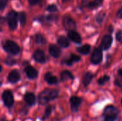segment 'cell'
Segmentation results:
<instances>
[{
  "instance_id": "6da1fadb",
  "label": "cell",
  "mask_w": 122,
  "mask_h": 121,
  "mask_svg": "<svg viewBox=\"0 0 122 121\" xmlns=\"http://www.w3.org/2000/svg\"><path fill=\"white\" fill-rule=\"evenodd\" d=\"M59 96V91L56 89L46 88L39 94V102L41 105H45L56 99Z\"/></svg>"
},
{
  "instance_id": "7a4b0ae2",
  "label": "cell",
  "mask_w": 122,
  "mask_h": 121,
  "mask_svg": "<svg viewBox=\"0 0 122 121\" xmlns=\"http://www.w3.org/2000/svg\"><path fill=\"white\" fill-rule=\"evenodd\" d=\"M119 114L118 109L113 106H108L103 113V121H116Z\"/></svg>"
},
{
  "instance_id": "3957f363",
  "label": "cell",
  "mask_w": 122,
  "mask_h": 121,
  "mask_svg": "<svg viewBox=\"0 0 122 121\" xmlns=\"http://www.w3.org/2000/svg\"><path fill=\"white\" fill-rule=\"evenodd\" d=\"M3 48L5 51L12 55H16L20 51L19 45L11 40H6L3 43Z\"/></svg>"
},
{
  "instance_id": "277c9868",
  "label": "cell",
  "mask_w": 122,
  "mask_h": 121,
  "mask_svg": "<svg viewBox=\"0 0 122 121\" xmlns=\"http://www.w3.org/2000/svg\"><path fill=\"white\" fill-rule=\"evenodd\" d=\"M18 17H19V14L14 11H11L7 14L6 21L9 25V27L11 30H15L16 29Z\"/></svg>"
},
{
  "instance_id": "5b68a950",
  "label": "cell",
  "mask_w": 122,
  "mask_h": 121,
  "mask_svg": "<svg viewBox=\"0 0 122 121\" xmlns=\"http://www.w3.org/2000/svg\"><path fill=\"white\" fill-rule=\"evenodd\" d=\"M62 24L66 30L68 31H74V29L76 28V21L69 16H64L62 20Z\"/></svg>"
},
{
  "instance_id": "8992f818",
  "label": "cell",
  "mask_w": 122,
  "mask_h": 121,
  "mask_svg": "<svg viewBox=\"0 0 122 121\" xmlns=\"http://www.w3.org/2000/svg\"><path fill=\"white\" fill-rule=\"evenodd\" d=\"M2 101L4 106L7 108H11L14 105V96L10 90H5L2 93Z\"/></svg>"
},
{
  "instance_id": "52a82bcc",
  "label": "cell",
  "mask_w": 122,
  "mask_h": 121,
  "mask_svg": "<svg viewBox=\"0 0 122 121\" xmlns=\"http://www.w3.org/2000/svg\"><path fill=\"white\" fill-rule=\"evenodd\" d=\"M103 58V55H102V51L100 48H95L93 51L92 57H91V63L97 65L99 64L102 61Z\"/></svg>"
},
{
  "instance_id": "ba28073f",
  "label": "cell",
  "mask_w": 122,
  "mask_h": 121,
  "mask_svg": "<svg viewBox=\"0 0 122 121\" xmlns=\"http://www.w3.org/2000/svg\"><path fill=\"white\" fill-rule=\"evenodd\" d=\"M112 41H113V38L111 35L109 34L105 35L102 39L100 45V48L102 50H108L111 47L112 44Z\"/></svg>"
},
{
  "instance_id": "9c48e42d",
  "label": "cell",
  "mask_w": 122,
  "mask_h": 121,
  "mask_svg": "<svg viewBox=\"0 0 122 121\" xmlns=\"http://www.w3.org/2000/svg\"><path fill=\"white\" fill-rule=\"evenodd\" d=\"M33 58L34 59L35 61L40 63H44L46 62V56L44 52L41 49H36L34 52Z\"/></svg>"
},
{
  "instance_id": "30bf717a",
  "label": "cell",
  "mask_w": 122,
  "mask_h": 121,
  "mask_svg": "<svg viewBox=\"0 0 122 121\" xmlns=\"http://www.w3.org/2000/svg\"><path fill=\"white\" fill-rule=\"evenodd\" d=\"M82 99L81 98L77 96H72L70 98V103H71V108L73 112L78 111V109L81 103Z\"/></svg>"
},
{
  "instance_id": "8fae6325",
  "label": "cell",
  "mask_w": 122,
  "mask_h": 121,
  "mask_svg": "<svg viewBox=\"0 0 122 121\" xmlns=\"http://www.w3.org/2000/svg\"><path fill=\"white\" fill-rule=\"evenodd\" d=\"M21 78V76H20V73L19 72L16 70V69H14L12 70L9 73V76H8V81L9 83H17Z\"/></svg>"
},
{
  "instance_id": "7c38bea8",
  "label": "cell",
  "mask_w": 122,
  "mask_h": 121,
  "mask_svg": "<svg viewBox=\"0 0 122 121\" xmlns=\"http://www.w3.org/2000/svg\"><path fill=\"white\" fill-rule=\"evenodd\" d=\"M24 71L27 78L29 79H34L38 76V71L31 66H27L25 68Z\"/></svg>"
},
{
  "instance_id": "4fadbf2b",
  "label": "cell",
  "mask_w": 122,
  "mask_h": 121,
  "mask_svg": "<svg viewBox=\"0 0 122 121\" xmlns=\"http://www.w3.org/2000/svg\"><path fill=\"white\" fill-rule=\"evenodd\" d=\"M67 36L71 41H72L73 42H74L76 44H79L81 43V37L80 34L79 33H77L76 31H69L67 34Z\"/></svg>"
},
{
  "instance_id": "5bb4252c",
  "label": "cell",
  "mask_w": 122,
  "mask_h": 121,
  "mask_svg": "<svg viewBox=\"0 0 122 121\" xmlns=\"http://www.w3.org/2000/svg\"><path fill=\"white\" fill-rule=\"evenodd\" d=\"M49 51L50 55L51 56H53L54 58H59L61 55V53L60 48L55 44H51L49 46Z\"/></svg>"
},
{
  "instance_id": "9a60e30c",
  "label": "cell",
  "mask_w": 122,
  "mask_h": 121,
  "mask_svg": "<svg viewBox=\"0 0 122 121\" xmlns=\"http://www.w3.org/2000/svg\"><path fill=\"white\" fill-rule=\"evenodd\" d=\"M44 81L49 83V85H55L58 83V80L56 78V76H53L51 73L50 72H47L44 74Z\"/></svg>"
},
{
  "instance_id": "2e32d148",
  "label": "cell",
  "mask_w": 122,
  "mask_h": 121,
  "mask_svg": "<svg viewBox=\"0 0 122 121\" xmlns=\"http://www.w3.org/2000/svg\"><path fill=\"white\" fill-rule=\"evenodd\" d=\"M24 98L25 102L26 103V104L29 106H32L36 103V97H35L34 94L32 93H29V92L26 93L24 95Z\"/></svg>"
},
{
  "instance_id": "e0dca14e",
  "label": "cell",
  "mask_w": 122,
  "mask_h": 121,
  "mask_svg": "<svg viewBox=\"0 0 122 121\" xmlns=\"http://www.w3.org/2000/svg\"><path fill=\"white\" fill-rule=\"evenodd\" d=\"M94 78V75L92 72H86L84 75V77H83V83H84V86L85 87L88 86L89 85V83L92 82V79Z\"/></svg>"
},
{
  "instance_id": "ac0fdd59",
  "label": "cell",
  "mask_w": 122,
  "mask_h": 121,
  "mask_svg": "<svg viewBox=\"0 0 122 121\" xmlns=\"http://www.w3.org/2000/svg\"><path fill=\"white\" fill-rule=\"evenodd\" d=\"M74 78V76L72 75V73L69 71H64L61 72V81H66L68 79H71L73 80Z\"/></svg>"
},
{
  "instance_id": "d6986e66",
  "label": "cell",
  "mask_w": 122,
  "mask_h": 121,
  "mask_svg": "<svg viewBox=\"0 0 122 121\" xmlns=\"http://www.w3.org/2000/svg\"><path fill=\"white\" fill-rule=\"evenodd\" d=\"M57 43L59 44V45L63 48H66L69 46V40L67 39V38H66L65 36H61L58 38L57 39Z\"/></svg>"
},
{
  "instance_id": "ffe728a7",
  "label": "cell",
  "mask_w": 122,
  "mask_h": 121,
  "mask_svg": "<svg viewBox=\"0 0 122 121\" xmlns=\"http://www.w3.org/2000/svg\"><path fill=\"white\" fill-rule=\"evenodd\" d=\"M90 50H91V46L89 44H85L82 46H80V47H78L76 48V51L81 53V54H84V55H86V54H88L89 52H90Z\"/></svg>"
},
{
  "instance_id": "44dd1931",
  "label": "cell",
  "mask_w": 122,
  "mask_h": 121,
  "mask_svg": "<svg viewBox=\"0 0 122 121\" xmlns=\"http://www.w3.org/2000/svg\"><path fill=\"white\" fill-rule=\"evenodd\" d=\"M35 42L38 44H46V40L41 34H36L35 35Z\"/></svg>"
},
{
  "instance_id": "7402d4cb",
  "label": "cell",
  "mask_w": 122,
  "mask_h": 121,
  "mask_svg": "<svg viewBox=\"0 0 122 121\" xmlns=\"http://www.w3.org/2000/svg\"><path fill=\"white\" fill-rule=\"evenodd\" d=\"M102 1H103V0H94L89 3L88 7L91 8V9H95V8L98 7L99 6H100L102 4Z\"/></svg>"
},
{
  "instance_id": "603a6c76",
  "label": "cell",
  "mask_w": 122,
  "mask_h": 121,
  "mask_svg": "<svg viewBox=\"0 0 122 121\" xmlns=\"http://www.w3.org/2000/svg\"><path fill=\"white\" fill-rule=\"evenodd\" d=\"M109 80H110V77H109V76H107V75H105V76H104L99 78L98 79L97 82H98V84H99V86H103V85H104L106 83H107L108 81H109Z\"/></svg>"
},
{
  "instance_id": "cb8c5ba5",
  "label": "cell",
  "mask_w": 122,
  "mask_h": 121,
  "mask_svg": "<svg viewBox=\"0 0 122 121\" xmlns=\"http://www.w3.org/2000/svg\"><path fill=\"white\" fill-rule=\"evenodd\" d=\"M53 111V107L51 106H46V109H45V112H44V117H43V120L47 118L51 113Z\"/></svg>"
},
{
  "instance_id": "d4e9b609",
  "label": "cell",
  "mask_w": 122,
  "mask_h": 121,
  "mask_svg": "<svg viewBox=\"0 0 122 121\" xmlns=\"http://www.w3.org/2000/svg\"><path fill=\"white\" fill-rule=\"evenodd\" d=\"M19 21H20V24L21 26H24L25 24H26V14L24 12H20L19 14Z\"/></svg>"
},
{
  "instance_id": "484cf974",
  "label": "cell",
  "mask_w": 122,
  "mask_h": 121,
  "mask_svg": "<svg viewBox=\"0 0 122 121\" xmlns=\"http://www.w3.org/2000/svg\"><path fill=\"white\" fill-rule=\"evenodd\" d=\"M105 17V14L103 12H99V14H97L96 16V21L98 24H102V21H104V19Z\"/></svg>"
},
{
  "instance_id": "4316f807",
  "label": "cell",
  "mask_w": 122,
  "mask_h": 121,
  "mask_svg": "<svg viewBox=\"0 0 122 121\" xmlns=\"http://www.w3.org/2000/svg\"><path fill=\"white\" fill-rule=\"evenodd\" d=\"M4 63H5L6 65H8V66H13V65L16 64V61L15 59H14L13 58L8 56V57H6V59L4 60Z\"/></svg>"
},
{
  "instance_id": "83f0119b",
  "label": "cell",
  "mask_w": 122,
  "mask_h": 121,
  "mask_svg": "<svg viewBox=\"0 0 122 121\" xmlns=\"http://www.w3.org/2000/svg\"><path fill=\"white\" fill-rule=\"evenodd\" d=\"M46 9L48 11H50V12H56L58 11V8L57 6L55 5V4H50V5H48L46 8Z\"/></svg>"
},
{
  "instance_id": "f1b7e54d",
  "label": "cell",
  "mask_w": 122,
  "mask_h": 121,
  "mask_svg": "<svg viewBox=\"0 0 122 121\" xmlns=\"http://www.w3.org/2000/svg\"><path fill=\"white\" fill-rule=\"evenodd\" d=\"M44 18L47 21H54L56 19H58V16L54 14H49Z\"/></svg>"
},
{
  "instance_id": "f546056e",
  "label": "cell",
  "mask_w": 122,
  "mask_h": 121,
  "mask_svg": "<svg viewBox=\"0 0 122 121\" xmlns=\"http://www.w3.org/2000/svg\"><path fill=\"white\" fill-rule=\"evenodd\" d=\"M69 58H71V60L73 61V63L78 62V61H79L81 60V57H80L79 56L76 55V54H74V53L71 54V56H70V57H69Z\"/></svg>"
},
{
  "instance_id": "4dcf8cb0",
  "label": "cell",
  "mask_w": 122,
  "mask_h": 121,
  "mask_svg": "<svg viewBox=\"0 0 122 121\" xmlns=\"http://www.w3.org/2000/svg\"><path fill=\"white\" fill-rule=\"evenodd\" d=\"M116 39H117V40L119 42H120L121 44H122V30L119 31L117 33V34H116Z\"/></svg>"
},
{
  "instance_id": "1f68e13d",
  "label": "cell",
  "mask_w": 122,
  "mask_h": 121,
  "mask_svg": "<svg viewBox=\"0 0 122 121\" xmlns=\"http://www.w3.org/2000/svg\"><path fill=\"white\" fill-rule=\"evenodd\" d=\"M8 0H0V9L2 11L6 6Z\"/></svg>"
},
{
  "instance_id": "d6a6232c",
  "label": "cell",
  "mask_w": 122,
  "mask_h": 121,
  "mask_svg": "<svg viewBox=\"0 0 122 121\" xmlns=\"http://www.w3.org/2000/svg\"><path fill=\"white\" fill-rule=\"evenodd\" d=\"M30 5H35L40 1V0H28Z\"/></svg>"
},
{
  "instance_id": "836d02e7",
  "label": "cell",
  "mask_w": 122,
  "mask_h": 121,
  "mask_svg": "<svg viewBox=\"0 0 122 121\" xmlns=\"http://www.w3.org/2000/svg\"><path fill=\"white\" fill-rule=\"evenodd\" d=\"M117 16L120 19H122V7H121L119 9V11L117 12Z\"/></svg>"
},
{
  "instance_id": "e575fe53",
  "label": "cell",
  "mask_w": 122,
  "mask_h": 121,
  "mask_svg": "<svg viewBox=\"0 0 122 121\" xmlns=\"http://www.w3.org/2000/svg\"><path fill=\"white\" fill-rule=\"evenodd\" d=\"M118 74H119V76L122 78V68H119L118 70Z\"/></svg>"
},
{
  "instance_id": "d590c367",
  "label": "cell",
  "mask_w": 122,
  "mask_h": 121,
  "mask_svg": "<svg viewBox=\"0 0 122 121\" xmlns=\"http://www.w3.org/2000/svg\"><path fill=\"white\" fill-rule=\"evenodd\" d=\"M108 31H109V32H110V33H112V31H113V27H112V26H109Z\"/></svg>"
},
{
  "instance_id": "8d00e7d4",
  "label": "cell",
  "mask_w": 122,
  "mask_h": 121,
  "mask_svg": "<svg viewBox=\"0 0 122 121\" xmlns=\"http://www.w3.org/2000/svg\"><path fill=\"white\" fill-rule=\"evenodd\" d=\"M7 121V120H6L4 117H2V118H1V121Z\"/></svg>"
},
{
  "instance_id": "74e56055",
  "label": "cell",
  "mask_w": 122,
  "mask_h": 121,
  "mask_svg": "<svg viewBox=\"0 0 122 121\" xmlns=\"http://www.w3.org/2000/svg\"><path fill=\"white\" fill-rule=\"evenodd\" d=\"M69 1V0H62V1Z\"/></svg>"
},
{
  "instance_id": "f35d334b",
  "label": "cell",
  "mask_w": 122,
  "mask_h": 121,
  "mask_svg": "<svg viewBox=\"0 0 122 121\" xmlns=\"http://www.w3.org/2000/svg\"><path fill=\"white\" fill-rule=\"evenodd\" d=\"M120 88H122V86H120Z\"/></svg>"
},
{
  "instance_id": "ab89813d",
  "label": "cell",
  "mask_w": 122,
  "mask_h": 121,
  "mask_svg": "<svg viewBox=\"0 0 122 121\" xmlns=\"http://www.w3.org/2000/svg\"></svg>"
}]
</instances>
